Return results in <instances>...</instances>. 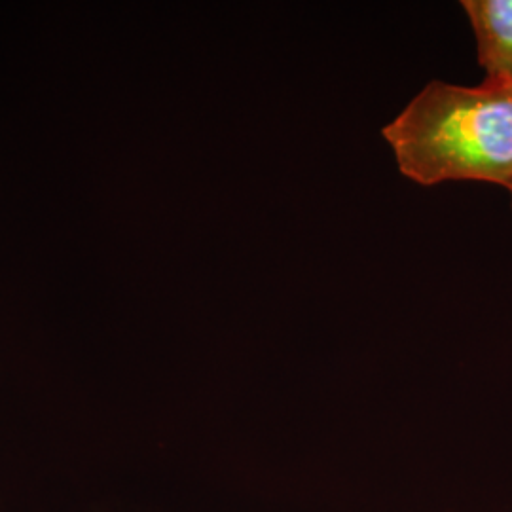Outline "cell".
Instances as JSON below:
<instances>
[{
	"label": "cell",
	"instance_id": "obj_1",
	"mask_svg": "<svg viewBox=\"0 0 512 512\" xmlns=\"http://www.w3.org/2000/svg\"><path fill=\"white\" fill-rule=\"evenodd\" d=\"M406 179L512 183V92L429 82L382 129Z\"/></svg>",
	"mask_w": 512,
	"mask_h": 512
},
{
	"label": "cell",
	"instance_id": "obj_2",
	"mask_svg": "<svg viewBox=\"0 0 512 512\" xmlns=\"http://www.w3.org/2000/svg\"><path fill=\"white\" fill-rule=\"evenodd\" d=\"M475 33L484 84L512 92V0H461Z\"/></svg>",
	"mask_w": 512,
	"mask_h": 512
},
{
	"label": "cell",
	"instance_id": "obj_3",
	"mask_svg": "<svg viewBox=\"0 0 512 512\" xmlns=\"http://www.w3.org/2000/svg\"><path fill=\"white\" fill-rule=\"evenodd\" d=\"M507 190H509V192H511V203H512V183L509 184V188H507Z\"/></svg>",
	"mask_w": 512,
	"mask_h": 512
}]
</instances>
